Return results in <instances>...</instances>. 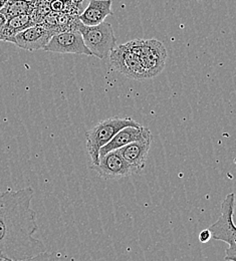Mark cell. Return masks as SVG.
<instances>
[{
  "label": "cell",
  "mask_w": 236,
  "mask_h": 261,
  "mask_svg": "<svg viewBox=\"0 0 236 261\" xmlns=\"http://www.w3.org/2000/svg\"><path fill=\"white\" fill-rule=\"evenodd\" d=\"M235 197L234 193L226 195L221 203V214L219 218L208 228L213 239L223 241L229 245L225 251L224 259L226 261H236Z\"/></svg>",
  "instance_id": "obj_3"
},
{
  "label": "cell",
  "mask_w": 236,
  "mask_h": 261,
  "mask_svg": "<svg viewBox=\"0 0 236 261\" xmlns=\"http://www.w3.org/2000/svg\"><path fill=\"white\" fill-rule=\"evenodd\" d=\"M71 3L73 4V6L81 12V14L83 13V11L85 10L84 8V5H85V2L86 0H70Z\"/></svg>",
  "instance_id": "obj_18"
},
{
  "label": "cell",
  "mask_w": 236,
  "mask_h": 261,
  "mask_svg": "<svg viewBox=\"0 0 236 261\" xmlns=\"http://www.w3.org/2000/svg\"><path fill=\"white\" fill-rule=\"evenodd\" d=\"M55 35L56 33L54 32L48 31L39 24H36L16 34L10 40V43H13L19 48L28 51H35L40 49L43 50Z\"/></svg>",
  "instance_id": "obj_9"
},
{
  "label": "cell",
  "mask_w": 236,
  "mask_h": 261,
  "mask_svg": "<svg viewBox=\"0 0 236 261\" xmlns=\"http://www.w3.org/2000/svg\"><path fill=\"white\" fill-rule=\"evenodd\" d=\"M77 32L82 34L85 44L92 55L100 60L109 59L110 54L117 46L114 30L109 22L103 21L96 27H87L81 21Z\"/></svg>",
  "instance_id": "obj_5"
},
{
  "label": "cell",
  "mask_w": 236,
  "mask_h": 261,
  "mask_svg": "<svg viewBox=\"0 0 236 261\" xmlns=\"http://www.w3.org/2000/svg\"><path fill=\"white\" fill-rule=\"evenodd\" d=\"M112 0H90L88 6L80 15V20L87 27L102 23L107 16L112 15Z\"/></svg>",
  "instance_id": "obj_12"
},
{
  "label": "cell",
  "mask_w": 236,
  "mask_h": 261,
  "mask_svg": "<svg viewBox=\"0 0 236 261\" xmlns=\"http://www.w3.org/2000/svg\"><path fill=\"white\" fill-rule=\"evenodd\" d=\"M130 49L139 56L147 79L158 75L166 65L167 50L157 39H135L127 42Z\"/></svg>",
  "instance_id": "obj_4"
},
{
  "label": "cell",
  "mask_w": 236,
  "mask_h": 261,
  "mask_svg": "<svg viewBox=\"0 0 236 261\" xmlns=\"http://www.w3.org/2000/svg\"><path fill=\"white\" fill-rule=\"evenodd\" d=\"M152 139L153 137L133 142L119 149L123 158L130 165L133 174H139L144 169L151 148Z\"/></svg>",
  "instance_id": "obj_10"
},
{
  "label": "cell",
  "mask_w": 236,
  "mask_h": 261,
  "mask_svg": "<svg viewBox=\"0 0 236 261\" xmlns=\"http://www.w3.org/2000/svg\"><path fill=\"white\" fill-rule=\"evenodd\" d=\"M104 180H119L133 175L130 165L126 162L119 150L112 151L100 158V162L92 167Z\"/></svg>",
  "instance_id": "obj_8"
},
{
  "label": "cell",
  "mask_w": 236,
  "mask_h": 261,
  "mask_svg": "<svg viewBox=\"0 0 236 261\" xmlns=\"http://www.w3.org/2000/svg\"><path fill=\"white\" fill-rule=\"evenodd\" d=\"M198 1H203V0H198Z\"/></svg>",
  "instance_id": "obj_23"
},
{
  "label": "cell",
  "mask_w": 236,
  "mask_h": 261,
  "mask_svg": "<svg viewBox=\"0 0 236 261\" xmlns=\"http://www.w3.org/2000/svg\"><path fill=\"white\" fill-rule=\"evenodd\" d=\"M148 138H152V134L148 128L143 126L140 127H127L120 130L110 143H108L104 147H102L100 151V158L103 157L106 154L119 150L133 142L142 141Z\"/></svg>",
  "instance_id": "obj_11"
},
{
  "label": "cell",
  "mask_w": 236,
  "mask_h": 261,
  "mask_svg": "<svg viewBox=\"0 0 236 261\" xmlns=\"http://www.w3.org/2000/svg\"><path fill=\"white\" fill-rule=\"evenodd\" d=\"M62 1H70V0H62Z\"/></svg>",
  "instance_id": "obj_22"
},
{
  "label": "cell",
  "mask_w": 236,
  "mask_h": 261,
  "mask_svg": "<svg viewBox=\"0 0 236 261\" xmlns=\"http://www.w3.org/2000/svg\"><path fill=\"white\" fill-rule=\"evenodd\" d=\"M35 7V0H9L0 10L7 19L18 15H32Z\"/></svg>",
  "instance_id": "obj_14"
},
{
  "label": "cell",
  "mask_w": 236,
  "mask_h": 261,
  "mask_svg": "<svg viewBox=\"0 0 236 261\" xmlns=\"http://www.w3.org/2000/svg\"><path fill=\"white\" fill-rule=\"evenodd\" d=\"M34 193L32 187L0 193V252L6 260H25L46 252L34 238L38 224L31 207Z\"/></svg>",
  "instance_id": "obj_1"
},
{
  "label": "cell",
  "mask_w": 236,
  "mask_h": 261,
  "mask_svg": "<svg viewBox=\"0 0 236 261\" xmlns=\"http://www.w3.org/2000/svg\"><path fill=\"white\" fill-rule=\"evenodd\" d=\"M20 261H65V259L60 252H50V253L43 252L34 256L33 258Z\"/></svg>",
  "instance_id": "obj_16"
},
{
  "label": "cell",
  "mask_w": 236,
  "mask_h": 261,
  "mask_svg": "<svg viewBox=\"0 0 236 261\" xmlns=\"http://www.w3.org/2000/svg\"><path fill=\"white\" fill-rule=\"evenodd\" d=\"M36 25L32 15H18L7 20L0 33V41L10 42V40L19 33Z\"/></svg>",
  "instance_id": "obj_13"
},
{
  "label": "cell",
  "mask_w": 236,
  "mask_h": 261,
  "mask_svg": "<svg viewBox=\"0 0 236 261\" xmlns=\"http://www.w3.org/2000/svg\"><path fill=\"white\" fill-rule=\"evenodd\" d=\"M50 1L51 0H35V7L32 16L36 24H40L41 21L51 12Z\"/></svg>",
  "instance_id": "obj_15"
},
{
  "label": "cell",
  "mask_w": 236,
  "mask_h": 261,
  "mask_svg": "<svg viewBox=\"0 0 236 261\" xmlns=\"http://www.w3.org/2000/svg\"><path fill=\"white\" fill-rule=\"evenodd\" d=\"M7 20H8V19L6 18V16L0 12V33L2 32V30H3L4 25L6 24Z\"/></svg>",
  "instance_id": "obj_19"
},
{
  "label": "cell",
  "mask_w": 236,
  "mask_h": 261,
  "mask_svg": "<svg viewBox=\"0 0 236 261\" xmlns=\"http://www.w3.org/2000/svg\"><path fill=\"white\" fill-rule=\"evenodd\" d=\"M8 1H9V0H0V10L8 3Z\"/></svg>",
  "instance_id": "obj_20"
},
{
  "label": "cell",
  "mask_w": 236,
  "mask_h": 261,
  "mask_svg": "<svg viewBox=\"0 0 236 261\" xmlns=\"http://www.w3.org/2000/svg\"><path fill=\"white\" fill-rule=\"evenodd\" d=\"M109 61L113 69L129 79L136 81L148 80L139 56L130 49L127 43L116 46L110 54Z\"/></svg>",
  "instance_id": "obj_6"
},
{
  "label": "cell",
  "mask_w": 236,
  "mask_h": 261,
  "mask_svg": "<svg viewBox=\"0 0 236 261\" xmlns=\"http://www.w3.org/2000/svg\"><path fill=\"white\" fill-rule=\"evenodd\" d=\"M211 238H212V234L209 229L203 230L199 234V241L201 243H207L209 240H211Z\"/></svg>",
  "instance_id": "obj_17"
},
{
  "label": "cell",
  "mask_w": 236,
  "mask_h": 261,
  "mask_svg": "<svg viewBox=\"0 0 236 261\" xmlns=\"http://www.w3.org/2000/svg\"><path fill=\"white\" fill-rule=\"evenodd\" d=\"M141 125L131 118L114 117L98 123L94 128L86 133L87 150L92 162V167L100 162V151L111 140L127 127H140Z\"/></svg>",
  "instance_id": "obj_2"
},
{
  "label": "cell",
  "mask_w": 236,
  "mask_h": 261,
  "mask_svg": "<svg viewBox=\"0 0 236 261\" xmlns=\"http://www.w3.org/2000/svg\"><path fill=\"white\" fill-rule=\"evenodd\" d=\"M0 261H8V260H6V259H5V258H4V257H3V255H2V254H1V252H0Z\"/></svg>",
  "instance_id": "obj_21"
},
{
  "label": "cell",
  "mask_w": 236,
  "mask_h": 261,
  "mask_svg": "<svg viewBox=\"0 0 236 261\" xmlns=\"http://www.w3.org/2000/svg\"><path fill=\"white\" fill-rule=\"evenodd\" d=\"M45 51L57 54H73L93 56L85 44L82 34L76 31L56 34L44 47Z\"/></svg>",
  "instance_id": "obj_7"
}]
</instances>
